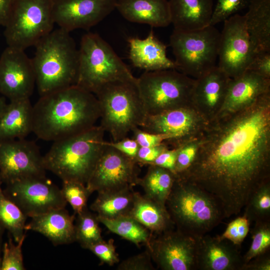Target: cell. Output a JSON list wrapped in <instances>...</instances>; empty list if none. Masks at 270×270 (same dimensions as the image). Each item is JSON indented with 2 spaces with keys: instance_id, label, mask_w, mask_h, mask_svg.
Listing matches in <instances>:
<instances>
[{
  "instance_id": "30bf717a",
  "label": "cell",
  "mask_w": 270,
  "mask_h": 270,
  "mask_svg": "<svg viewBox=\"0 0 270 270\" xmlns=\"http://www.w3.org/2000/svg\"><path fill=\"white\" fill-rule=\"evenodd\" d=\"M220 36L213 26L192 31L174 30L170 46L176 70L197 78L216 66Z\"/></svg>"
},
{
  "instance_id": "f6af8a7d",
  "label": "cell",
  "mask_w": 270,
  "mask_h": 270,
  "mask_svg": "<svg viewBox=\"0 0 270 270\" xmlns=\"http://www.w3.org/2000/svg\"><path fill=\"white\" fill-rule=\"evenodd\" d=\"M248 70L270 78V52H256Z\"/></svg>"
},
{
  "instance_id": "3957f363",
  "label": "cell",
  "mask_w": 270,
  "mask_h": 270,
  "mask_svg": "<svg viewBox=\"0 0 270 270\" xmlns=\"http://www.w3.org/2000/svg\"><path fill=\"white\" fill-rule=\"evenodd\" d=\"M70 32L53 30L34 46L32 61L40 96L76 85L78 50Z\"/></svg>"
},
{
  "instance_id": "d6986e66",
  "label": "cell",
  "mask_w": 270,
  "mask_h": 270,
  "mask_svg": "<svg viewBox=\"0 0 270 270\" xmlns=\"http://www.w3.org/2000/svg\"><path fill=\"white\" fill-rule=\"evenodd\" d=\"M230 78L218 66L195 78L192 104L208 122L222 106Z\"/></svg>"
},
{
  "instance_id": "7dc6e473",
  "label": "cell",
  "mask_w": 270,
  "mask_h": 270,
  "mask_svg": "<svg viewBox=\"0 0 270 270\" xmlns=\"http://www.w3.org/2000/svg\"><path fill=\"white\" fill-rule=\"evenodd\" d=\"M107 143L125 155L134 159H135L140 148L139 145L134 139H130L128 137L115 142H107Z\"/></svg>"
},
{
  "instance_id": "ab89813d",
  "label": "cell",
  "mask_w": 270,
  "mask_h": 270,
  "mask_svg": "<svg viewBox=\"0 0 270 270\" xmlns=\"http://www.w3.org/2000/svg\"><path fill=\"white\" fill-rule=\"evenodd\" d=\"M88 249L96 255L102 264L112 266L119 262L113 239L108 241L102 240L91 245Z\"/></svg>"
},
{
  "instance_id": "e575fe53",
  "label": "cell",
  "mask_w": 270,
  "mask_h": 270,
  "mask_svg": "<svg viewBox=\"0 0 270 270\" xmlns=\"http://www.w3.org/2000/svg\"><path fill=\"white\" fill-rule=\"evenodd\" d=\"M251 231V245L243 256L244 264L254 258L266 252L270 248V220L254 222Z\"/></svg>"
},
{
  "instance_id": "681fc988",
  "label": "cell",
  "mask_w": 270,
  "mask_h": 270,
  "mask_svg": "<svg viewBox=\"0 0 270 270\" xmlns=\"http://www.w3.org/2000/svg\"><path fill=\"white\" fill-rule=\"evenodd\" d=\"M14 0H0V26H4L8 20Z\"/></svg>"
},
{
  "instance_id": "9a60e30c",
  "label": "cell",
  "mask_w": 270,
  "mask_h": 270,
  "mask_svg": "<svg viewBox=\"0 0 270 270\" xmlns=\"http://www.w3.org/2000/svg\"><path fill=\"white\" fill-rule=\"evenodd\" d=\"M196 244V238L174 229L152 234L146 246L161 270H194Z\"/></svg>"
},
{
  "instance_id": "f546056e",
  "label": "cell",
  "mask_w": 270,
  "mask_h": 270,
  "mask_svg": "<svg viewBox=\"0 0 270 270\" xmlns=\"http://www.w3.org/2000/svg\"><path fill=\"white\" fill-rule=\"evenodd\" d=\"M174 180L175 174L170 170L150 164L144 176L139 178L138 184L143 188L144 196L166 206Z\"/></svg>"
},
{
  "instance_id": "44dd1931",
  "label": "cell",
  "mask_w": 270,
  "mask_h": 270,
  "mask_svg": "<svg viewBox=\"0 0 270 270\" xmlns=\"http://www.w3.org/2000/svg\"><path fill=\"white\" fill-rule=\"evenodd\" d=\"M269 92L270 78L247 70L239 76L230 78L224 102L214 118L244 110Z\"/></svg>"
},
{
  "instance_id": "7bdbcfd3",
  "label": "cell",
  "mask_w": 270,
  "mask_h": 270,
  "mask_svg": "<svg viewBox=\"0 0 270 270\" xmlns=\"http://www.w3.org/2000/svg\"><path fill=\"white\" fill-rule=\"evenodd\" d=\"M134 139L141 147H151L160 145L170 140L168 136L153 134L142 130L139 127L132 131Z\"/></svg>"
},
{
  "instance_id": "ac0fdd59",
  "label": "cell",
  "mask_w": 270,
  "mask_h": 270,
  "mask_svg": "<svg viewBox=\"0 0 270 270\" xmlns=\"http://www.w3.org/2000/svg\"><path fill=\"white\" fill-rule=\"evenodd\" d=\"M116 0H54L53 18L60 28L70 32L88 30L115 8Z\"/></svg>"
},
{
  "instance_id": "f35d334b",
  "label": "cell",
  "mask_w": 270,
  "mask_h": 270,
  "mask_svg": "<svg viewBox=\"0 0 270 270\" xmlns=\"http://www.w3.org/2000/svg\"><path fill=\"white\" fill-rule=\"evenodd\" d=\"M250 226V222L244 216H238L228 224L220 236L234 245L240 246L249 232Z\"/></svg>"
},
{
  "instance_id": "b9f144b4",
  "label": "cell",
  "mask_w": 270,
  "mask_h": 270,
  "mask_svg": "<svg viewBox=\"0 0 270 270\" xmlns=\"http://www.w3.org/2000/svg\"><path fill=\"white\" fill-rule=\"evenodd\" d=\"M198 148L196 138L188 142L180 147L174 167V174L186 170L193 162Z\"/></svg>"
},
{
  "instance_id": "ba28073f",
  "label": "cell",
  "mask_w": 270,
  "mask_h": 270,
  "mask_svg": "<svg viewBox=\"0 0 270 270\" xmlns=\"http://www.w3.org/2000/svg\"><path fill=\"white\" fill-rule=\"evenodd\" d=\"M137 80L148 115L192 105L195 79L177 70L145 71Z\"/></svg>"
},
{
  "instance_id": "c3c4849f",
  "label": "cell",
  "mask_w": 270,
  "mask_h": 270,
  "mask_svg": "<svg viewBox=\"0 0 270 270\" xmlns=\"http://www.w3.org/2000/svg\"><path fill=\"white\" fill-rule=\"evenodd\" d=\"M267 252L259 255L244 264L242 270H270V256Z\"/></svg>"
},
{
  "instance_id": "5b68a950",
  "label": "cell",
  "mask_w": 270,
  "mask_h": 270,
  "mask_svg": "<svg viewBox=\"0 0 270 270\" xmlns=\"http://www.w3.org/2000/svg\"><path fill=\"white\" fill-rule=\"evenodd\" d=\"M105 131L95 126L78 134L53 142L43 156L46 170L62 181L86 184L104 146Z\"/></svg>"
},
{
  "instance_id": "ffe728a7",
  "label": "cell",
  "mask_w": 270,
  "mask_h": 270,
  "mask_svg": "<svg viewBox=\"0 0 270 270\" xmlns=\"http://www.w3.org/2000/svg\"><path fill=\"white\" fill-rule=\"evenodd\" d=\"M196 270H242L243 256L237 246L220 236L196 238Z\"/></svg>"
},
{
  "instance_id": "d6a6232c",
  "label": "cell",
  "mask_w": 270,
  "mask_h": 270,
  "mask_svg": "<svg viewBox=\"0 0 270 270\" xmlns=\"http://www.w3.org/2000/svg\"><path fill=\"white\" fill-rule=\"evenodd\" d=\"M244 216L252 222L270 220V181L258 188L250 198Z\"/></svg>"
},
{
  "instance_id": "4dcf8cb0",
  "label": "cell",
  "mask_w": 270,
  "mask_h": 270,
  "mask_svg": "<svg viewBox=\"0 0 270 270\" xmlns=\"http://www.w3.org/2000/svg\"><path fill=\"white\" fill-rule=\"evenodd\" d=\"M97 218L99 222L105 226L110 232L130 241L138 247L142 244L146 246L152 234L148 228L130 216L113 219L98 216Z\"/></svg>"
},
{
  "instance_id": "603a6c76",
  "label": "cell",
  "mask_w": 270,
  "mask_h": 270,
  "mask_svg": "<svg viewBox=\"0 0 270 270\" xmlns=\"http://www.w3.org/2000/svg\"><path fill=\"white\" fill-rule=\"evenodd\" d=\"M31 218L26 226V230L41 234L54 245L76 241L74 216H70L65 208L53 210Z\"/></svg>"
},
{
  "instance_id": "8fae6325",
  "label": "cell",
  "mask_w": 270,
  "mask_h": 270,
  "mask_svg": "<svg viewBox=\"0 0 270 270\" xmlns=\"http://www.w3.org/2000/svg\"><path fill=\"white\" fill-rule=\"evenodd\" d=\"M132 158L105 141L102 154L86 186L90 193L118 190L137 185L139 169Z\"/></svg>"
},
{
  "instance_id": "9c48e42d",
  "label": "cell",
  "mask_w": 270,
  "mask_h": 270,
  "mask_svg": "<svg viewBox=\"0 0 270 270\" xmlns=\"http://www.w3.org/2000/svg\"><path fill=\"white\" fill-rule=\"evenodd\" d=\"M54 0H14L4 26L8 46L24 50L54 29Z\"/></svg>"
},
{
  "instance_id": "e0dca14e",
  "label": "cell",
  "mask_w": 270,
  "mask_h": 270,
  "mask_svg": "<svg viewBox=\"0 0 270 270\" xmlns=\"http://www.w3.org/2000/svg\"><path fill=\"white\" fill-rule=\"evenodd\" d=\"M36 85L32 58L7 46L0 56V94L10 101L30 98Z\"/></svg>"
},
{
  "instance_id": "836d02e7",
  "label": "cell",
  "mask_w": 270,
  "mask_h": 270,
  "mask_svg": "<svg viewBox=\"0 0 270 270\" xmlns=\"http://www.w3.org/2000/svg\"><path fill=\"white\" fill-rule=\"evenodd\" d=\"M97 216L86 208L78 214L75 226L76 241L84 248L103 240Z\"/></svg>"
},
{
  "instance_id": "4316f807",
  "label": "cell",
  "mask_w": 270,
  "mask_h": 270,
  "mask_svg": "<svg viewBox=\"0 0 270 270\" xmlns=\"http://www.w3.org/2000/svg\"><path fill=\"white\" fill-rule=\"evenodd\" d=\"M130 216L136 219L153 234H159L175 228L166 207L136 192Z\"/></svg>"
},
{
  "instance_id": "1f68e13d",
  "label": "cell",
  "mask_w": 270,
  "mask_h": 270,
  "mask_svg": "<svg viewBox=\"0 0 270 270\" xmlns=\"http://www.w3.org/2000/svg\"><path fill=\"white\" fill-rule=\"evenodd\" d=\"M26 217L2 192L0 197V224L8 231L16 242L26 235Z\"/></svg>"
},
{
  "instance_id": "6da1fadb",
  "label": "cell",
  "mask_w": 270,
  "mask_h": 270,
  "mask_svg": "<svg viewBox=\"0 0 270 270\" xmlns=\"http://www.w3.org/2000/svg\"><path fill=\"white\" fill-rule=\"evenodd\" d=\"M191 164L176 176L214 196L225 218L238 214L270 181V92L236 112L208 121Z\"/></svg>"
},
{
  "instance_id": "74e56055",
  "label": "cell",
  "mask_w": 270,
  "mask_h": 270,
  "mask_svg": "<svg viewBox=\"0 0 270 270\" xmlns=\"http://www.w3.org/2000/svg\"><path fill=\"white\" fill-rule=\"evenodd\" d=\"M251 0H217L210 25L224 22L238 12L248 8Z\"/></svg>"
},
{
  "instance_id": "4fadbf2b",
  "label": "cell",
  "mask_w": 270,
  "mask_h": 270,
  "mask_svg": "<svg viewBox=\"0 0 270 270\" xmlns=\"http://www.w3.org/2000/svg\"><path fill=\"white\" fill-rule=\"evenodd\" d=\"M4 194L26 216L65 208L67 202L60 189L45 176L24 178L7 183Z\"/></svg>"
},
{
  "instance_id": "bcb514c9",
  "label": "cell",
  "mask_w": 270,
  "mask_h": 270,
  "mask_svg": "<svg viewBox=\"0 0 270 270\" xmlns=\"http://www.w3.org/2000/svg\"><path fill=\"white\" fill-rule=\"evenodd\" d=\"M180 146L168 148L164 150L156 158L151 164L168 169L174 174L175 164Z\"/></svg>"
},
{
  "instance_id": "d590c367",
  "label": "cell",
  "mask_w": 270,
  "mask_h": 270,
  "mask_svg": "<svg viewBox=\"0 0 270 270\" xmlns=\"http://www.w3.org/2000/svg\"><path fill=\"white\" fill-rule=\"evenodd\" d=\"M62 194L77 214L86 208L90 193L86 184L74 181H62Z\"/></svg>"
},
{
  "instance_id": "5bb4252c",
  "label": "cell",
  "mask_w": 270,
  "mask_h": 270,
  "mask_svg": "<svg viewBox=\"0 0 270 270\" xmlns=\"http://www.w3.org/2000/svg\"><path fill=\"white\" fill-rule=\"evenodd\" d=\"M208 122L192 105H190L148 115L139 128L146 132L169 136L170 140L164 143L175 148L196 138Z\"/></svg>"
},
{
  "instance_id": "7c38bea8",
  "label": "cell",
  "mask_w": 270,
  "mask_h": 270,
  "mask_svg": "<svg viewBox=\"0 0 270 270\" xmlns=\"http://www.w3.org/2000/svg\"><path fill=\"white\" fill-rule=\"evenodd\" d=\"M224 22L219 40L218 66L234 78L248 70L256 50L248 32L244 15L235 14Z\"/></svg>"
},
{
  "instance_id": "8d00e7d4",
  "label": "cell",
  "mask_w": 270,
  "mask_h": 270,
  "mask_svg": "<svg viewBox=\"0 0 270 270\" xmlns=\"http://www.w3.org/2000/svg\"><path fill=\"white\" fill-rule=\"evenodd\" d=\"M26 238L24 235L16 244L13 243L12 238L10 237L4 242L2 257L0 270H25L22 253V246Z\"/></svg>"
},
{
  "instance_id": "7a4b0ae2",
  "label": "cell",
  "mask_w": 270,
  "mask_h": 270,
  "mask_svg": "<svg viewBox=\"0 0 270 270\" xmlns=\"http://www.w3.org/2000/svg\"><path fill=\"white\" fill-rule=\"evenodd\" d=\"M96 96L73 85L40 96L32 106V132L45 141L55 142L86 132L100 118Z\"/></svg>"
},
{
  "instance_id": "60d3db41",
  "label": "cell",
  "mask_w": 270,
  "mask_h": 270,
  "mask_svg": "<svg viewBox=\"0 0 270 270\" xmlns=\"http://www.w3.org/2000/svg\"><path fill=\"white\" fill-rule=\"evenodd\" d=\"M149 250L122 260L118 266V270H154Z\"/></svg>"
},
{
  "instance_id": "277c9868",
  "label": "cell",
  "mask_w": 270,
  "mask_h": 270,
  "mask_svg": "<svg viewBox=\"0 0 270 270\" xmlns=\"http://www.w3.org/2000/svg\"><path fill=\"white\" fill-rule=\"evenodd\" d=\"M166 206L176 229L194 238L207 234L225 218L214 196L176 175Z\"/></svg>"
},
{
  "instance_id": "f907efd6",
  "label": "cell",
  "mask_w": 270,
  "mask_h": 270,
  "mask_svg": "<svg viewBox=\"0 0 270 270\" xmlns=\"http://www.w3.org/2000/svg\"><path fill=\"white\" fill-rule=\"evenodd\" d=\"M7 103L4 98L0 97V116L5 108Z\"/></svg>"
},
{
  "instance_id": "484cf974",
  "label": "cell",
  "mask_w": 270,
  "mask_h": 270,
  "mask_svg": "<svg viewBox=\"0 0 270 270\" xmlns=\"http://www.w3.org/2000/svg\"><path fill=\"white\" fill-rule=\"evenodd\" d=\"M32 132L30 98L10 101L0 116V142L23 139Z\"/></svg>"
},
{
  "instance_id": "f5cc1de1",
  "label": "cell",
  "mask_w": 270,
  "mask_h": 270,
  "mask_svg": "<svg viewBox=\"0 0 270 270\" xmlns=\"http://www.w3.org/2000/svg\"><path fill=\"white\" fill-rule=\"evenodd\" d=\"M1 266H2V257H1L0 254V270L1 269Z\"/></svg>"
},
{
  "instance_id": "7402d4cb",
  "label": "cell",
  "mask_w": 270,
  "mask_h": 270,
  "mask_svg": "<svg viewBox=\"0 0 270 270\" xmlns=\"http://www.w3.org/2000/svg\"><path fill=\"white\" fill-rule=\"evenodd\" d=\"M129 58L134 66L146 72L176 69L174 62L166 56V46L154 35L152 29L144 39L130 38Z\"/></svg>"
},
{
  "instance_id": "d4e9b609",
  "label": "cell",
  "mask_w": 270,
  "mask_h": 270,
  "mask_svg": "<svg viewBox=\"0 0 270 270\" xmlns=\"http://www.w3.org/2000/svg\"><path fill=\"white\" fill-rule=\"evenodd\" d=\"M168 2L174 30L192 31L210 26L213 0H170Z\"/></svg>"
},
{
  "instance_id": "816d5d0a",
  "label": "cell",
  "mask_w": 270,
  "mask_h": 270,
  "mask_svg": "<svg viewBox=\"0 0 270 270\" xmlns=\"http://www.w3.org/2000/svg\"><path fill=\"white\" fill-rule=\"evenodd\" d=\"M2 182V179H1V178L0 177V196H1V194H2V190L1 188V186H0Z\"/></svg>"
},
{
  "instance_id": "11a10c76",
  "label": "cell",
  "mask_w": 270,
  "mask_h": 270,
  "mask_svg": "<svg viewBox=\"0 0 270 270\" xmlns=\"http://www.w3.org/2000/svg\"></svg>"
},
{
  "instance_id": "ee69618b",
  "label": "cell",
  "mask_w": 270,
  "mask_h": 270,
  "mask_svg": "<svg viewBox=\"0 0 270 270\" xmlns=\"http://www.w3.org/2000/svg\"><path fill=\"white\" fill-rule=\"evenodd\" d=\"M170 148L164 142L151 147L140 146L135 160L138 164L150 165L164 150Z\"/></svg>"
},
{
  "instance_id": "8992f818",
  "label": "cell",
  "mask_w": 270,
  "mask_h": 270,
  "mask_svg": "<svg viewBox=\"0 0 270 270\" xmlns=\"http://www.w3.org/2000/svg\"><path fill=\"white\" fill-rule=\"evenodd\" d=\"M100 108V126L112 142L127 137L140 127L148 114L136 80H116L103 86L94 94Z\"/></svg>"
},
{
  "instance_id": "f1b7e54d",
  "label": "cell",
  "mask_w": 270,
  "mask_h": 270,
  "mask_svg": "<svg viewBox=\"0 0 270 270\" xmlns=\"http://www.w3.org/2000/svg\"><path fill=\"white\" fill-rule=\"evenodd\" d=\"M135 194L132 188L98 192L90 208L97 213L98 216L105 218L129 216Z\"/></svg>"
},
{
  "instance_id": "83f0119b",
  "label": "cell",
  "mask_w": 270,
  "mask_h": 270,
  "mask_svg": "<svg viewBox=\"0 0 270 270\" xmlns=\"http://www.w3.org/2000/svg\"><path fill=\"white\" fill-rule=\"evenodd\" d=\"M244 15L256 52H270V0H251Z\"/></svg>"
},
{
  "instance_id": "cb8c5ba5",
  "label": "cell",
  "mask_w": 270,
  "mask_h": 270,
  "mask_svg": "<svg viewBox=\"0 0 270 270\" xmlns=\"http://www.w3.org/2000/svg\"><path fill=\"white\" fill-rule=\"evenodd\" d=\"M116 8L130 22L152 27H166L171 24L167 0H116Z\"/></svg>"
},
{
  "instance_id": "2e32d148",
  "label": "cell",
  "mask_w": 270,
  "mask_h": 270,
  "mask_svg": "<svg viewBox=\"0 0 270 270\" xmlns=\"http://www.w3.org/2000/svg\"><path fill=\"white\" fill-rule=\"evenodd\" d=\"M43 156L34 142L26 138L0 142V177L6 184L45 176Z\"/></svg>"
},
{
  "instance_id": "db71d44e",
  "label": "cell",
  "mask_w": 270,
  "mask_h": 270,
  "mask_svg": "<svg viewBox=\"0 0 270 270\" xmlns=\"http://www.w3.org/2000/svg\"></svg>"
},
{
  "instance_id": "52a82bcc",
  "label": "cell",
  "mask_w": 270,
  "mask_h": 270,
  "mask_svg": "<svg viewBox=\"0 0 270 270\" xmlns=\"http://www.w3.org/2000/svg\"><path fill=\"white\" fill-rule=\"evenodd\" d=\"M128 66L98 34L82 38L76 85L94 94L103 86L116 80H136Z\"/></svg>"
}]
</instances>
